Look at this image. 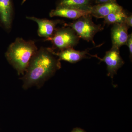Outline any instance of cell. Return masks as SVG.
I'll use <instances>...</instances> for the list:
<instances>
[{
    "mask_svg": "<svg viewBox=\"0 0 132 132\" xmlns=\"http://www.w3.org/2000/svg\"><path fill=\"white\" fill-rule=\"evenodd\" d=\"M61 68V64L53 53L52 48L41 47L29 62L22 78L23 87L38 85L54 75Z\"/></svg>",
    "mask_w": 132,
    "mask_h": 132,
    "instance_id": "cell-1",
    "label": "cell"
},
{
    "mask_svg": "<svg viewBox=\"0 0 132 132\" xmlns=\"http://www.w3.org/2000/svg\"><path fill=\"white\" fill-rule=\"evenodd\" d=\"M38 50L34 41H26L22 38H17L9 45L5 56L18 74L23 75Z\"/></svg>",
    "mask_w": 132,
    "mask_h": 132,
    "instance_id": "cell-2",
    "label": "cell"
},
{
    "mask_svg": "<svg viewBox=\"0 0 132 132\" xmlns=\"http://www.w3.org/2000/svg\"><path fill=\"white\" fill-rule=\"evenodd\" d=\"M73 29L80 38L95 44L94 38L97 33L104 30L101 25H96L92 20L91 14L81 16L69 24H65Z\"/></svg>",
    "mask_w": 132,
    "mask_h": 132,
    "instance_id": "cell-3",
    "label": "cell"
},
{
    "mask_svg": "<svg viewBox=\"0 0 132 132\" xmlns=\"http://www.w3.org/2000/svg\"><path fill=\"white\" fill-rule=\"evenodd\" d=\"M80 39L73 29L68 26H64L57 28L52 37L45 39L44 40L51 42L53 48L59 51L73 48L78 45Z\"/></svg>",
    "mask_w": 132,
    "mask_h": 132,
    "instance_id": "cell-4",
    "label": "cell"
},
{
    "mask_svg": "<svg viewBox=\"0 0 132 132\" xmlns=\"http://www.w3.org/2000/svg\"><path fill=\"white\" fill-rule=\"evenodd\" d=\"M120 48L113 47L106 53L103 58H100L97 55H93V57L99 59L100 62H105L107 66V75L113 79L114 76L117 73L118 69L125 64V62L121 57Z\"/></svg>",
    "mask_w": 132,
    "mask_h": 132,
    "instance_id": "cell-5",
    "label": "cell"
},
{
    "mask_svg": "<svg viewBox=\"0 0 132 132\" xmlns=\"http://www.w3.org/2000/svg\"><path fill=\"white\" fill-rule=\"evenodd\" d=\"M27 19L35 22L38 26V35L41 37L48 39L52 37L57 29L58 24L66 23L61 20H50L46 19H39L34 16H27Z\"/></svg>",
    "mask_w": 132,
    "mask_h": 132,
    "instance_id": "cell-6",
    "label": "cell"
},
{
    "mask_svg": "<svg viewBox=\"0 0 132 132\" xmlns=\"http://www.w3.org/2000/svg\"><path fill=\"white\" fill-rule=\"evenodd\" d=\"M14 14L12 0H0V26L7 32L12 28Z\"/></svg>",
    "mask_w": 132,
    "mask_h": 132,
    "instance_id": "cell-7",
    "label": "cell"
},
{
    "mask_svg": "<svg viewBox=\"0 0 132 132\" xmlns=\"http://www.w3.org/2000/svg\"><path fill=\"white\" fill-rule=\"evenodd\" d=\"M130 28L124 22L114 24L111 29V38L113 47L120 48L126 45Z\"/></svg>",
    "mask_w": 132,
    "mask_h": 132,
    "instance_id": "cell-8",
    "label": "cell"
},
{
    "mask_svg": "<svg viewBox=\"0 0 132 132\" xmlns=\"http://www.w3.org/2000/svg\"><path fill=\"white\" fill-rule=\"evenodd\" d=\"M87 50L80 51L75 50L73 48H70L55 52L52 49L53 53L58 58L60 61H65L72 64L77 63L83 59L89 58L87 57V55L92 57L93 55L89 54Z\"/></svg>",
    "mask_w": 132,
    "mask_h": 132,
    "instance_id": "cell-9",
    "label": "cell"
},
{
    "mask_svg": "<svg viewBox=\"0 0 132 132\" xmlns=\"http://www.w3.org/2000/svg\"><path fill=\"white\" fill-rule=\"evenodd\" d=\"M123 9L116 2L105 3L92 6L90 14L97 19L104 18L111 13Z\"/></svg>",
    "mask_w": 132,
    "mask_h": 132,
    "instance_id": "cell-10",
    "label": "cell"
},
{
    "mask_svg": "<svg viewBox=\"0 0 132 132\" xmlns=\"http://www.w3.org/2000/svg\"><path fill=\"white\" fill-rule=\"evenodd\" d=\"M89 14H90V11L65 7H57L55 9L52 10L49 13L51 17L60 16L74 20Z\"/></svg>",
    "mask_w": 132,
    "mask_h": 132,
    "instance_id": "cell-11",
    "label": "cell"
},
{
    "mask_svg": "<svg viewBox=\"0 0 132 132\" xmlns=\"http://www.w3.org/2000/svg\"><path fill=\"white\" fill-rule=\"evenodd\" d=\"M94 0H59L57 7H65L90 11Z\"/></svg>",
    "mask_w": 132,
    "mask_h": 132,
    "instance_id": "cell-12",
    "label": "cell"
},
{
    "mask_svg": "<svg viewBox=\"0 0 132 132\" xmlns=\"http://www.w3.org/2000/svg\"><path fill=\"white\" fill-rule=\"evenodd\" d=\"M127 16L124 10L111 13L104 18V22L108 25H112L124 22Z\"/></svg>",
    "mask_w": 132,
    "mask_h": 132,
    "instance_id": "cell-13",
    "label": "cell"
},
{
    "mask_svg": "<svg viewBox=\"0 0 132 132\" xmlns=\"http://www.w3.org/2000/svg\"><path fill=\"white\" fill-rule=\"evenodd\" d=\"M126 45H127L129 48L130 58L131 59L132 56V34L128 35V38Z\"/></svg>",
    "mask_w": 132,
    "mask_h": 132,
    "instance_id": "cell-14",
    "label": "cell"
},
{
    "mask_svg": "<svg viewBox=\"0 0 132 132\" xmlns=\"http://www.w3.org/2000/svg\"><path fill=\"white\" fill-rule=\"evenodd\" d=\"M124 23L126 24L128 26L130 27L132 26V15L126 16L124 21Z\"/></svg>",
    "mask_w": 132,
    "mask_h": 132,
    "instance_id": "cell-15",
    "label": "cell"
},
{
    "mask_svg": "<svg viewBox=\"0 0 132 132\" xmlns=\"http://www.w3.org/2000/svg\"><path fill=\"white\" fill-rule=\"evenodd\" d=\"M95 2L97 4H101L105 3L114 2H116V0H94Z\"/></svg>",
    "mask_w": 132,
    "mask_h": 132,
    "instance_id": "cell-16",
    "label": "cell"
},
{
    "mask_svg": "<svg viewBox=\"0 0 132 132\" xmlns=\"http://www.w3.org/2000/svg\"><path fill=\"white\" fill-rule=\"evenodd\" d=\"M71 132H86L85 130L80 128H74Z\"/></svg>",
    "mask_w": 132,
    "mask_h": 132,
    "instance_id": "cell-17",
    "label": "cell"
},
{
    "mask_svg": "<svg viewBox=\"0 0 132 132\" xmlns=\"http://www.w3.org/2000/svg\"><path fill=\"white\" fill-rule=\"evenodd\" d=\"M26 1H27V0H23V1H22V2L21 3V5H23L24 3L26 2Z\"/></svg>",
    "mask_w": 132,
    "mask_h": 132,
    "instance_id": "cell-18",
    "label": "cell"
}]
</instances>
